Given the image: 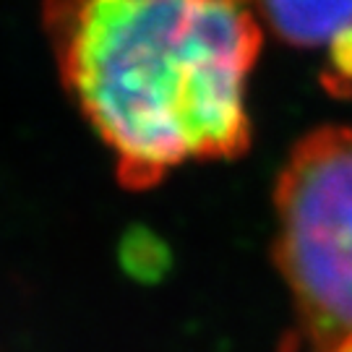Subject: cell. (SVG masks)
Returning a JSON list of instances; mask_svg holds the SVG:
<instances>
[{
	"label": "cell",
	"instance_id": "cell-1",
	"mask_svg": "<svg viewBox=\"0 0 352 352\" xmlns=\"http://www.w3.org/2000/svg\"><path fill=\"white\" fill-rule=\"evenodd\" d=\"M258 13L256 0H45L60 78L126 188L245 151Z\"/></svg>",
	"mask_w": 352,
	"mask_h": 352
},
{
	"label": "cell",
	"instance_id": "cell-2",
	"mask_svg": "<svg viewBox=\"0 0 352 352\" xmlns=\"http://www.w3.org/2000/svg\"><path fill=\"white\" fill-rule=\"evenodd\" d=\"M274 209L292 308L279 352H352V128H318L292 149Z\"/></svg>",
	"mask_w": 352,
	"mask_h": 352
},
{
	"label": "cell",
	"instance_id": "cell-3",
	"mask_svg": "<svg viewBox=\"0 0 352 352\" xmlns=\"http://www.w3.org/2000/svg\"><path fill=\"white\" fill-rule=\"evenodd\" d=\"M258 11L285 42L329 47L352 32V0H256Z\"/></svg>",
	"mask_w": 352,
	"mask_h": 352
},
{
	"label": "cell",
	"instance_id": "cell-4",
	"mask_svg": "<svg viewBox=\"0 0 352 352\" xmlns=\"http://www.w3.org/2000/svg\"><path fill=\"white\" fill-rule=\"evenodd\" d=\"M324 84L337 94H347L352 89V32L342 34L327 47V68Z\"/></svg>",
	"mask_w": 352,
	"mask_h": 352
}]
</instances>
